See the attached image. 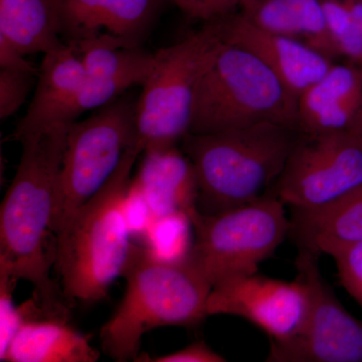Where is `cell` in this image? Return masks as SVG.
I'll use <instances>...</instances> for the list:
<instances>
[{"label": "cell", "instance_id": "6da1fadb", "mask_svg": "<svg viewBox=\"0 0 362 362\" xmlns=\"http://www.w3.org/2000/svg\"><path fill=\"white\" fill-rule=\"evenodd\" d=\"M68 128L57 126L20 141V164L0 209V269L30 282L33 296L49 315L70 319L71 303L51 277L54 195Z\"/></svg>", "mask_w": 362, "mask_h": 362}, {"label": "cell", "instance_id": "7a4b0ae2", "mask_svg": "<svg viewBox=\"0 0 362 362\" xmlns=\"http://www.w3.org/2000/svg\"><path fill=\"white\" fill-rule=\"evenodd\" d=\"M140 156L136 145L130 146L110 180L56 235L54 266L69 303L102 301L114 281L122 277L132 247L127 214L131 173Z\"/></svg>", "mask_w": 362, "mask_h": 362}, {"label": "cell", "instance_id": "3957f363", "mask_svg": "<svg viewBox=\"0 0 362 362\" xmlns=\"http://www.w3.org/2000/svg\"><path fill=\"white\" fill-rule=\"evenodd\" d=\"M122 277V301L100 330L102 350L114 361H135L149 331L194 328L209 317L207 298L213 285L187 259L169 261L132 244Z\"/></svg>", "mask_w": 362, "mask_h": 362}, {"label": "cell", "instance_id": "277c9868", "mask_svg": "<svg viewBox=\"0 0 362 362\" xmlns=\"http://www.w3.org/2000/svg\"><path fill=\"white\" fill-rule=\"evenodd\" d=\"M300 132L264 122L211 133H187L181 150L194 166L202 214L223 213L263 197L273 187Z\"/></svg>", "mask_w": 362, "mask_h": 362}, {"label": "cell", "instance_id": "5b68a950", "mask_svg": "<svg viewBox=\"0 0 362 362\" xmlns=\"http://www.w3.org/2000/svg\"><path fill=\"white\" fill-rule=\"evenodd\" d=\"M264 122L297 129V101L258 57L225 42L197 84L188 133L211 134Z\"/></svg>", "mask_w": 362, "mask_h": 362}, {"label": "cell", "instance_id": "8992f818", "mask_svg": "<svg viewBox=\"0 0 362 362\" xmlns=\"http://www.w3.org/2000/svg\"><path fill=\"white\" fill-rule=\"evenodd\" d=\"M225 18L204 23L185 40L156 52L136 104V146L142 154L178 146L187 134L197 84L226 42Z\"/></svg>", "mask_w": 362, "mask_h": 362}, {"label": "cell", "instance_id": "52a82bcc", "mask_svg": "<svg viewBox=\"0 0 362 362\" xmlns=\"http://www.w3.org/2000/svg\"><path fill=\"white\" fill-rule=\"evenodd\" d=\"M285 206L271 188L244 206L202 214L194 223V244L187 261L211 285L257 273L259 264L289 237L291 223Z\"/></svg>", "mask_w": 362, "mask_h": 362}, {"label": "cell", "instance_id": "ba28073f", "mask_svg": "<svg viewBox=\"0 0 362 362\" xmlns=\"http://www.w3.org/2000/svg\"><path fill=\"white\" fill-rule=\"evenodd\" d=\"M136 104L132 98L119 97L69 125L54 195V235L106 185L125 152L136 145Z\"/></svg>", "mask_w": 362, "mask_h": 362}, {"label": "cell", "instance_id": "9c48e42d", "mask_svg": "<svg viewBox=\"0 0 362 362\" xmlns=\"http://www.w3.org/2000/svg\"><path fill=\"white\" fill-rule=\"evenodd\" d=\"M362 185V141L347 130L299 138L272 189L290 209H321Z\"/></svg>", "mask_w": 362, "mask_h": 362}, {"label": "cell", "instance_id": "30bf717a", "mask_svg": "<svg viewBox=\"0 0 362 362\" xmlns=\"http://www.w3.org/2000/svg\"><path fill=\"white\" fill-rule=\"evenodd\" d=\"M295 264L310 293L308 317L296 337L271 343L267 361L362 362V321L343 307L325 282L318 256L299 250Z\"/></svg>", "mask_w": 362, "mask_h": 362}, {"label": "cell", "instance_id": "8fae6325", "mask_svg": "<svg viewBox=\"0 0 362 362\" xmlns=\"http://www.w3.org/2000/svg\"><path fill=\"white\" fill-rule=\"evenodd\" d=\"M310 309V293L303 279L286 282L258 275L218 281L207 298V315L240 317L259 327L271 343L290 341L303 329Z\"/></svg>", "mask_w": 362, "mask_h": 362}, {"label": "cell", "instance_id": "7c38bea8", "mask_svg": "<svg viewBox=\"0 0 362 362\" xmlns=\"http://www.w3.org/2000/svg\"><path fill=\"white\" fill-rule=\"evenodd\" d=\"M66 44L77 52L86 73L74 108L76 121L85 112L111 103L131 87L143 86L156 63V52L108 33Z\"/></svg>", "mask_w": 362, "mask_h": 362}, {"label": "cell", "instance_id": "4fadbf2b", "mask_svg": "<svg viewBox=\"0 0 362 362\" xmlns=\"http://www.w3.org/2000/svg\"><path fill=\"white\" fill-rule=\"evenodd\" d=\"M225 40L258 57L297 102L334 64L304 42L257 28L239 11L226 16Z\"/></svg>", "mask_w": 362, "mask_h": 362}, {"label": "cell", "instance_id": "5bb4252c", "mask_svg": "<svg viewBox=\"0 0 362 362\" xmlns=\"http://www.w3.org/2000/svg\"><path fill=\"white\" fill-rule=\"evenodd\" d=\"M85 81L84 66L70 45L44 54L32 102L9 139L20 142L26 136L75 122L74 108Z\"/></svg>", "mask_w": 362, "mask_h": 362}, {"label": "cell", "instance_id": "9a60e30c", "mask_svg": "<svg viewBox=\"0 0 362 362\" xmlns=\"http://www.w3.org/2000/svg\"><path fill=\"white\" fill-rule=\"evenodd\" d=\"M165 0H59L68 42L108 33L140 47Z\"/></svg>", "mask_w": 362, "mask_h": 362}, {"label": "cell", "instance_id": "2e32d148", "mask_svg": "<svg viewBox=\"0 0 362 362\" xmlns=\"http://www.w3.org/2000/svg\"><path fill=\"white\" fill-rule=\"evenodd\" d=\"M131 188L141 195L156 220L183 214L192 226L201 216L194 166L178 146L144 152Z\"/></svg>", "mask_w": 362, "mask_h": 362}, {"label": "cell", "instance_id": "e0dca14e", "mask_svg": "<svg viewBox=\"0 0 362 362\" xmlns=\"http://www.w3.org/2000/svg\"><path fill=\"white\" fill-rule=\"evenodd\" d=\"M362 107V70L333 64L297 102V129L305 134L349 131Z\"/></svg>", "mask_w": 362, "mask_h": 362}, {"label": "cell", "instance_id": "ac0fdd59", "mask_svg": "<svg viewBox=\"0 0 362 362\" xmlns=\"http://www.w3.org/2000/svg\"><path fill=\"white\" fill-rule=\"evenodd\" d=\"M289 237L298 250L320 256L362 242V185L321 209H291Z\"/></svg>", "mask_w": 362, "mask_h": 362}, {"label": "cell", "instance_id": "d6986e66", "mask_svg": "<svg viewBox=\"0 0 362 362\" xmlns=\"http://www.w3.org/2000/svg\"><path fill=\"white\" fill-rule=\"evenodd\" d=\"M100 351L82 334L59 317L26 320L8 346L0 354L6 362H96Z\"/></svg>", "mask_w": 362, "mask_h": 362}, {"label": "cell", "instance_id": "ffe728a7", "mask_svg": "<svg viewBox=\"0 0 362 362\" xmlns=\"http://www.w3.org/2000/svg\"><path fill=\"white\" fill-rule=\"evenodd\" d=\"M239 13L257 28L299 40L339 59L319 0H243Z\"/></svg>", "mask_w": 362, "mask_h": 362}, {"label": "cell", "instance_id": "44dd1931", "mask_svg": "<svg viewBox=\"0 0 362 362\" xmlns=\"http://www.w3.org/2000/svg\"><path fill=\"white\" fill-rule=\"evenodd\" d=\"M59 0H0V37L23 56L63 47Z\"/></svg>", "mask_w": 362, "mask_h": 362}, {"label": "cell", "instance_id": "7402d4cb", "mask_svg": "<svg viewBox=\"0 0 362 362\" xmlns=\"http://www.w3.org/2000/svg\"><path fill=\"white\" fill-rule=\"evenodd\" d=\"M39 74L0 69V118H9L16 113L30 94Z\"/></svg>", "mask_w": 362, "mask_h": 362}, {"label": "cell", "instance_id": "603a6c76", "mask_svg": "<svg viewBox=\"0 0 362 362\" xmlns=\"http://www.w3.org/2000/svg\"><path fill=\"white\" fill-rule=\"evenodd\" d=\"M18 281L9 272L0 269V354H4L23 324L20 309L13 301Z\"/></svg>", "mask_w": 362, "mask_h": 362}, {"label": "cell", "instance_id": "cb8c5ba5", "mask_svg": "<svg viewBox=\"0 0 362 362\" xmlns=\"http://www.w3.org/2000/svg\"><path fill=\"white\" fill-rule=\"evenodd\" d=\"M337 264L340 283L362 308V242L331 255Z\"/></svg>", "mask_w": 362, "mask_h": 362}, {"label": "cell", "instance_id": "d4e9b609", "mask_svg": "<svg viewBox=\"0 0 362 362\" xmlns=\"http://www.w3.org/2000/svg\"><path fill=\"white\" fill-rule=\"evenodd\" d=\"M192 20L209 23L239 11L243 0H165Z\"/></svg>", "mask_w": 362, "mask_h": 362}, {"label": "cell", "instance_id": "484cf974", "mask_svg": "<svg viewBox=\"0 0 362 362\" xmlns=\"http://www.w3.org/2000/svg\"><path fill=\"white\" fill-rule=\"evenodd\" d=\"M135 361L148 362H223L225 357L211 349L204 341H195L185 349L164 356H149L139 354Z\"/></svg>", "mask_w": 362, "mask_h": 362}, {"label": "cell", "instance_id": "4316f807", "mask_svg": "<svg viewBox=\"0 0 362 362\" xmlns=\"http://www.w3.org/2000/svg\"><path fill=\"white\" fill-rule=\"evenodd\" d=\"M0 69L39 74V69L35 68L4 37H0Z\"/></svg>", "mask_w": 362, "mask_h": 362}, {"label": "cell", "instance_id": "83f0119b", "mask_svg": "<svg viewBox=\"0 0 362 362\" xmlns=\"http://www.w3.org/2000/svg\"><path fill=\"white\" fill-rule=\"evenodd\" d=\"M349 132L352 134L358 137L362 141V107L361 111L357 114L356 119H354V123L351 124L349 129Z\"/></svg>", "mask_w": 362, "mask_h": 362}]
</instances>
